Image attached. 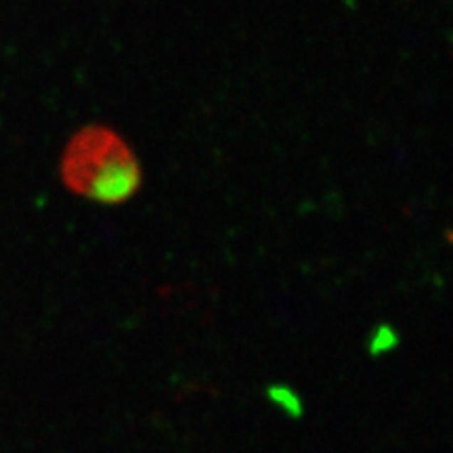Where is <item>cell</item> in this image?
<instances>
[{
	"mask_svg": "<svg viewBox=\"0 0 453 453\" xmlns=\"http://www.w3.org/2000/svg\"><path fill=\"white\" fill-rule=\"evenodd\" d=\"M266 399L279 412L290 415L292 420H301L304 415V403H302L301 395L288 384H271V386H266Z\"/></svg>",
	"mask_w": 453,
	"mask_h": 453,
	"instance_id": "cell-2",
	"label": "cell"
},
{
	"mask_svg": "<svg viewBox=\"0 0 453 453\" xmlns=\"http://www.w3.org/2000/svg\"><path fill=\"white\" fill-rule=\"evenodd\" d=\"M66 185L101 204H122L141 185L139 162L126 143L108 128H84L63 155Z\"/></svg>",
	"mask_w": 453,
	"mask_h": 453,
	"instance_id": "cell-1",
	"label": "cell"
},
{
	"mask_svg": "<svg viewBox=\"0 0 453 453\" xmlns=\"http://www.w3.org/2000/svg\"><path fill=\"white\" fill-rule=\"evenodd\" d=\"M399 342H401L399 332L390 323H378L368 340V353L372 357H382V355L395 350L399 346Z\"/></svg>",
	"mask_w": 453,
	"mask_h": 453,
	"instance_id": "cell-3",
	"label": "cell"
}]
</instances>
